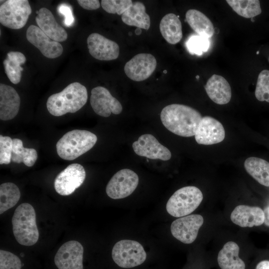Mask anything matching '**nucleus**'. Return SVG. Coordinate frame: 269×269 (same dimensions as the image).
<instances>
[{"label": "nucleus", "mask_w": 269, "mask_h": 269, "mask_svg": "<svg viewBox=\"0 0 269 269\" xmlns=\"http://www.w3.org/2000/svg\"><path fill=\"white\" fill-rule=\"evenodd\" d=\"M203 196L195 186H189L176 191L168 200L166 209L175 217H182L191 214L200 204Z\"/></svg>", "instance_id": "39448f33"}, {"label": "nucleus", "mask_w": 269, "mask_h": 269, "mask_svg": "<svg viewBox=\"0 0 269 269\" xmlns=\"http://www.w3.org/2000/svg\"><path fill=\"white\" fill-rule=\"evenodd\" d=\"M264 212L265 213L264 224L269 227V207L266 208Z\"/></svg>", "instance_id": "58836bf2"}, {"label": "nucleus", "mask_w": 269, "mask_h": 269, "mask_svg": "<svg viewBox=\"0 0 269 269\" xmlns=\"http://www.w3.org/2000/svg\"><path fill=\"white\" fill-rule=\"evenodd\" d=\"M185 18L191 28L198 35L209 38L214 34L213 23L201 11L194 9H189L186 13Z\"/></svg>", "instance_id": "393cba45"}, {"label": "nucleus", "mask_w": 269, "mask_h": 269, "mask_svg": "<svg viewBox=\"0 0 269 269\" xmlns=\"http://www.w3.org/2000/svg\"><path fill=\"white\" fill-rule=\"evenodd\" d=\"M20 259L11 252L0 250V269H21Z\"/></svg>", "instance_id": "72a5a7b5"}, {"label": "nucleus", "mask_w": 269, "mask_h": 269, "mask_svg": "<svg viewBox=\"0 0 269 269\" xmlns=\"http://www.w3.org/2000/svg\"><path fill=\"white\" fill-rule=\"evenodd\" d=\"M157 65L155 58L149 53H139L126 63L124 71L131 80L140 82L149 78Z\"/></svg>", "instance_id": "ddd939ff"}, {"label": "nucleus", "mask_w": 269, "mask_h": 269, "mask_svg": "<svg viewBox=\"0 0 269 269\" xmlns=\"http://www.w3.org/2000/svg\"><path fill=\"white\" fill-rule=\"evenodd\" d=\"M122 20L127 25L148 30L150 25V19L145 12V7L141 2H133V5L122 15Z\"/></svg>", "instance_id": "5701e85b"}, {"label": "nucleus", "mask_w": 269, "mask_h": 269, "mask_svg": "<svg viewBox=\"0 0 269 269\" xmlns=\"http://www.w3.org/2000/svg\"><path fill=\"white\" fill-rule=\"evenodd\" d=\"M20 197L18 187L12 182H5L0 186V214L15 206Z\"/></svg>", "instance_id": "c85d7f7f"}, {"label": "nucleus", "mask_w": 269, "mask_h": 269, "mask_svg": "<svg viewBox=\"0 0 269 269\" xmlns=\"http://www.w3.org/2000/svg\"><path fill=\"white\" fill-rule=\"evenodd\" d=\"M26 37L27 40L47 58H55L63 53L61 44L50 38L37 26L30 25L26 30Z\"/></svg>", "instance_id": "f3484780"}, {"label": "nucleus", "mask_w": 269, "mask_h": 269, "mask_svg": "<svg viewBox=\"0 0 269 269\" xmlns=\"http://www.w3.org/2000/svg\"><path fill=\"white\" fill-rule=\"evenodd\" d=\"M24 54L18 51H10L3 62L5 73L9 80L13 84L19 83L23 68L21 65L26 62Z\"/></svg>", "instance_id": "bb28decb"}, {"label": "nucleus", "mask_w": 269, "mask_h": 269, "mask_svg": "<svg viewBox=\"0 0 269 269\" xmlns=\"http://www.w3.org/2000/svg\"><path fill=\"white\" fill-rule=\"evenodd\" d=\"M90 104L94 111L104 117H108L112 113L120 114L123 110L120 102L111 95L107 89L102 86L92 89Z\"/></svg>", "instance_id": "f8f14e48"}, {"label": "nucleus", "mask_w": 269, "mask_h": 269, "mask_svg": "<svg viewBox=\"0 0 269 269\" xmlns=\"http://www.w3.org/2000/svg\"><path fill=\"white\" fill-rule=\"evenodd\" d=\"M186 47L191 54L201 55L210 46L208 38L199 35H192L186 42Z\"/></svg>", "instance_id": "2f4dec72"}, {"label": "nucleus", "mask_w": 269, "mask_h": 269, "mask_svg": "<svg viewBox=\"0 0 269 269\" xmlns=\"http://www.w3.org/2000/svg\"><path fill=\"white\" fill-rule=\"evenodd\" d=\"M230 218L234 224L240 227H253L264 223L265 213L259 207L241 205L234 209Z\"/></svg>", "instance_id": "6ab92c4d"}, {"label": "nucleus", "mask_w": 269, "mask_h": 269, "mask_svg": "<svg viewBox=\"0 0 269 269\" xmlns=\"http://www.w3.org/2000/svg\"><path fill=\"white\" fill-rule=\"evenodd\" d=\"M256 269H269V261L264 260L259 263Z\"/></svg>", "instance_id": "4c0bfd02"}, {"label": "nucleus", "mask_w": 269, "mask_h": 269, "mask_svg": "<svg viewBox=\"0 0 269 269\" xmlns=\"http://www.w3.org/2000/svg\"><path fill=\"white\" fill-rule=\"evenodd\" d=\"M97 141V136L86 130H74L64 134L56 143L58 155L73 160L91 149Z\"/></svg>", "instance_id": "20e7f679"}, {"label": "nucleus", "mask_w": 269, "mask_h": 269, "mask_svg": "<svg viewBox=\"0 0 269 269\" xmlns=\"http://www.w3.org/2000/svg\"><path fill=\"white\" fill-rule=\"evenodd\" d=\"M132 146L137 155L149 159L166 161L171 157L170 150L151 134L140 135L137 140L133 142Z\"/></svg>", "instance_id": "4468645a"}, {"label": "nucleus", "mask_w": 269, "mask_h": 269, "mask_svg": "<svg viewBox=\"0 0 269 269\" xmlns=\"http://www.w3.org/2000/svg\"><path fill=\"white\" fill-rule=\"evenodd\" d=\"M87 43L90 54L96 59L110 61L116 59L119 56L118 44L99 33L90 34Z\"/></svg>", "instance_id": "2eb2a0df"}, {"label": "nucleus", "mask_w": 269, "mask_h": 269, "mask_svg": "<svg viewBox=\"0 0 269 269\" xmlns=\"http://www.w3.org/2000/svg\"><path fill=\"white\" fill-rule=\"evenodd\" d=\"M58 11L64 16V24L66 26H71L74 22L71 7L67 4L62 3L58 6Z\"/></svg>", "instance_id": "c9c22d12"}, {"label": "nucleus", "mask_w": 269, "mask_h": 269, "mask_svg": "<svg viewBox=\"0 0 269 269\" xmlns=\"http://www.w3.org/2000/svg\"><path fill=\"white\" fill-rule=\"evenodd\" d=\"M240 248L234 242L226 243L218 253L217 261L221 269H245V264L239 258Z\"/></svg>", "instance_id": "4be33fe9"}, {"label": "nucleus", "mask_w": 269, "mask_h": 269, "mask_svg": "<svg viewBox=\"0 0 269 269\" xmlns=\"http://www.w3.org/2000/svg\"><path fill=\"white\" fill-rule=\"evenodd\" d=\"M138 184V177L136 173L129 169H123L111 178L106 186V193L114 199L124 198L131 195Z\"/></svg>", "instance_id": "6e6552de"}, {"label": "nucleus", "mask_w": 269, "mask_h": 269, "mask_svg": "<svg viewBox=\"0 0 269 269\" xmlns=\"http://www.w3.org/2000/svg\"><path fill=\"white\" fill-rule=\"evenodd\" d=\"M31 11L27 0H6L0 6V22L11 29H20L26 24Z\"/></svg>", "instance_id": "0eeeda50"}, {"label": "nucleus", "mask_w": 269, "mask_h": 269, "mask_svg": "<svg viewBox=\"0 0 269 269\" xmlns=\"http://www.w3.org/2000/svg\"><path fill=\"white\" fill-rule=\"evenodd\" d=\"M85 177L86 172L82 165L78 163L70 164L56 177L54 188L61 195H70L83 184Z\"/></svg>", "instance_id": "1a4fd4ad"}, {"label": "nucleus", "mask_w": 269, "mask_h": 269, "mask_svg": "<svg viewBox=\"0 0 269 269\" xmlns=\"http://www.w3.org/2000/svg\"><path fill=\"white\" fill-rule=\"evenodd\" d=\"M209 97L219 105L228 104L231 98V89L228 81L222 76L213 74L204 86Z\"/></svg>", "instance_id": "412c9836"}, {"label": "nucleus", "mask_w": 269, "mask_h": 269, "mask_svg": "<svg viewBox=\"0 0 269 269\" xmlns=\"http://www.w3.org/2000/svg\"><path fill=\"white\" fill-rule=\"evenodd\" d=\"M202 118L196 110L178 104L165 106L160 114L163 126L172 133L183 137L195 135Z\"/></svg>", "instance_id": "f257e3e1"}, {"label": "nucleus", "mask_w": 269, "mask_h": 269, "mask_svg": "<svg viewBox=\"0 0 269 269\" xmlns=\"http://www.w3.org/2000/svg\"><path fill=\"white\" fill-rule=\"evenodd\" d=\"M203 222V217L199 214L182 217L172 223L171 233L174 237L182 243L191 244L196 239Z\"/></svg>", "instance_id": "9d476101"}, {"label": "nucleus", "mask_w": 269, "mask_h": 269, "mask_svg": "<svg viewBox=\"0 0 269 269\" xmlns=\"http://www.w3.org/2000/svg\"><path fill=\"white\" fill-rule=\"evenodd\" d=\"M255 95L258 100L269 103V70H263L259 74Z\"/></svg>", "instance_id": "7c9ffc66"}, {"label": "nucleus", "mask_w": 269, "mask_h": 269, "mask_svg": "<svg viewBox=\"0 0 269 269\" xmlns=\"http://www.w3.org/2000/svg\"><path fill=\"white\" fill-rule=\"evenodd\" d=\"M159 29L163 37L170 44H176L182 38L181 21L179 16L174 13H168L162 18Z\"/></svg>", "instance_id": "b1692460"}, {"label": "nucleus", "mask_w": 269, "mask_h": 269, "mask_svg": "<svg viewBox=\"0 0 269 269\" xmlns=\"http://www.w3.org/2000/svg\"><path fill=\"white\" fill-rule=\"evenodd\" d=\"M36 22L42 31L52 40L57 42L65 41L68 37L65 29L56 21L51 11L45 7L36 11Z\"/></svg>", "instance_id": "a211bd4d"}, {"label": "nucleus", "mask_w": 269, "mask_h": 269, "mask_svg": "<svg viewBox=\"0 0 269 269\" xmlns=\"http://www.w3.org/2000/svg\"><path fill=\"white\" fill-rule=\"evenodd\" d=\"M11 222L14 236L19 244L31 246L36 244L39 232L35 212L31 205L28 203L20 204L15 210Z\"/></svg>", "instance_id": "7ed1b4c3"}, {"label": "nucleus", "mask_w": 269, "mask_h": 269, "mask_svg": "<svg viewBox=\"0 0 269 269\" xmlns=\"http://www.w3.org/2000/svg\"><path fill=\"white\" fill-rule=\"evenodd\" d=\"M163 72H164V73H166L167 72V71L165 70V71H163Z\"/></svg>", "instance_id": "37998d69"}, {"label": "nucleus", "mask_w": 269, "mask_h": 269, "mask_svg": "<svg viewBox=\"0 0 269 269\" xmlns=\"http://www.w3.org/2000/svg\"><path fill=\"white\" fill-rule=\"evenodd\" d=\"M199 78V76H196V78H197V79H198Z\"/></svg>", "instance_id": "a19ab883"}, {"label": "nucleus", "mask_w": 269, "mask_h": 269, "mask_svg": "<svg viewBox=\"0 0 269 269\" xmlns=\"http://www.w3.org/2000/svg\"><path fill=\"white\" fill-rule=\"evenodd\" d=\"M77 2L82 7L87 10H95L100 6L98 0H78Z\"/></svg>", "instance_id": "e433bc0d"}, {"label": "nucleus", "mask_w": 269, "mask_h": 269, "mask_svg": "<svg viewBox=\"0 0 269 269\" xmlns=\"http://www.w3.org/2000/svg\"><path fill=\"white\" fill-rule=\"evenodd\" d=\"M87 99L86 87L79 82H73L61 92L51 95L46 107L50 114L59 117L77 112L85 105Z\"/></svg>", "instance_id": "f03ea898"}, {"label": "nucleus", "mask_w": 269, "mask_h": 269, "mask_svg": "<svg viewBox=\"0 0 269 269\" xmlns=\"http://www.w3.org/2000/svg\"><path fill=\"white\" fill-rule=\"evenodd\" d=\"M225 132L222 124L210 116L202 117L195 134L196 142L200 144L212 145L222 141Z\"/></svg>", "instance_id": "dca6fc26"}, {"label": "nucleus", "mask_w": 269, "mask_h": 269, "mask_svg": "<svg viewBox=\"0 0 269 269\" xmlns=\"http://www.w3.org/2000/svg\"><path fill=\"white\" fill-rule=\"evenodd\" d=\"M141 32V31L140 29L138 28H137L135 32L136 34L139 35V34H140Z\"/></svg>", "instance_id": "ea45409f"}, {"label": "nucleus", "mask_w": 269, "mask_h": 269, "mask_svg": "<svg viewBox=\"0 0 269 269\" xmlns=\"http://www.w3.org/2000/svg\"><path fill=\"white\" fill-rule=\"evenodd\" d=\"M13 141L10 137L0 135V164H8L11 161Z\"/></svg>", "instance_id": "f704fd0d"}, {"label": "nucleus", "mask_w": 269, "mask_h": 269, "mask_svg": "<svg viewBox=\"0 0 269 269\" xmlns=\"http://www.w3.org/2000/svg\"><path fill=\"white\" fill-rule=\"evenodd\" d=\"M102 8L107 12L122 15L133 4L131 0H102Z\"/></svg>", "instance_id": "473e14b6"}, {"label": "nucleus", "mask_w": 269, "mask_h": 269, "mask_svg": "<svg viewBox=\"0 0 269 269\" xmlns=\"http://www.w3.org/2000/svg\"><path fill=\"white\" fill-rule=\"evenodd\" d=\"M83 247L79 242H67L57 251L55 264L58 269H83Z\"/></svg>", "instance_id": "9b49d317"}, {"label": "nucleus", "mask_w": 269, "mask_h": 269, "mask_svg": "<svg viewBox=\"0 0 269 269\" xmlns=\"http://www.w3.org/2000/svg\"><path fill=\"white\" fill-rule=\"evenodd\" d=\"M247 172L261 184L269 187V162L262 158L250 157L244 162Z\"/></svg>", "instance_id": "a878e982"}, {"label": "nucleus", "mask_w": 269, "mask_h": 269, "mask_svg": "<svg viewBox=\"0 0 269 269\" xmlns=\"http://www.w3.org/2000/svg\"><path fill=\"white\" fill-rule=\"evenodd\" d=\"M259 51H258L257 52V54H259Z\"/></svg>", "instance_id": "79ce46f5"}, {"label": "nucleus", "mask_w": 269, "mask_h": 269, "mask_svg": "<svg viewBox=\"0 0 269 269\" xmlns=\"http://www.w3.org/2000/svg\"><path fill=\"white\" fill-rule=\"evenodd\" d=\"M112 256L114 261L119 267L131 268L142 264L146 258V254L138 242L123 240L114 245Z\"/></svg>", "instance_id": "423d86ee"}, {"label": "nucleus", "mask_w": 269, "mask_h": 269, "mask_svg": "<svg viewBox=\"0 0 269 269\" xmlns=\"http://www.w3.org/2000/svg\"><path fill=\"white\" fill-rule=\"evenodd\" d=\"M226 2L238 14L245 18H252L262 12L258 0H227Z\"/></svg>", "instance_id": "c756f323"}, {"label": "nucleus", "mask_w": 269, "mask_h": 269, "mask_svg": "<svg viewBox=\"0 0 269 269\" xmlns=\"http://www.w3.org/2000/svg\"><path fill=\"white\" fill-rule=\"evenodd\" d=\"M20 99L16 90L11 86L0 84V119L8 121L18 114Z\"/></svg>", "instance_id": "aec40b11"}, {"label": "nucleus", "mask_w": 269, "mask_h": 269, "mask_svg": "<svg viewBox=\"0 0 269 269\" xmlns=\"http://www.w3.org/2000/svg\"></svg>", "instance_id": "c03bdc74"}, {"label": "nucleus", "mask_w": 269, "mask_h": 269, "mask_svg": "<svg viewBox=\"0 0 269 269\" xmlns=\"http://www.w3.org/2000/svg\"><path fill=\"white\" fill-rule=\"evenodd\" d=\"M11 161L20 163L23 162L28 167L32 166L37 159V152L34 148H25L19 138H13Z\"/></svg>", "instance_id": "cd10ccee"}]
</instances>
